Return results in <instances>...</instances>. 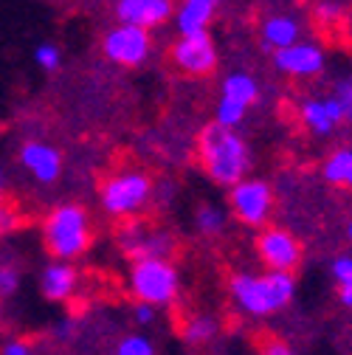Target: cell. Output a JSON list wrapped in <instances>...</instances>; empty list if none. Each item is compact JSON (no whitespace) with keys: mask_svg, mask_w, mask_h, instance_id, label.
<instances>
[{"mask_svg":"<svg viewBox=\"0 0 352 355\" xmlns=\"http://www.w3.org/2000/svg\"><path fill=\"white\" fill-rule=\"evenodd\" d=\"M197 155L206 169V175L220 187H237L245 181L251 169V153L248 144L237 136V130L223 124H206L197 136Z\"/></svg>","mask_w":352,"mask_h":355,"instance_id":"1","label":"cell"},{"mask_svg":"<svg viewBox=\"0 0 352 355\" xmlns=\"http://www.w3.org/2000/svg\"><path fill=\"white\" fill-rule=\"evenodd\" d=\"M0 192H3V172H0Z\"/></svg>","mask_w":352,"mask_h":355,"instance_id":"34","label":"cell"},{"mask_svg":"<svg viewBox=\"0 0 352 355\" xmlns=\"http://www.w3.org/2000/svg\"><path fill=\"white\" fill-rule=\"evenodd\" d=\"M20 164L37 178L39 184H54L62 169V158L54 147L39 144V141H28L20 150Z\"/></svg>","mask_w":352,"mask_h":355,"instance_id":"14","label":"cell"},{"mask_svg":"<svg viewBox=\"0 0 352 355\" xmlns=\"http://www.w3.org/2000/svg\"><path fill=\"white\" fill-rule=\"evenodd\" d=\"M118 240H121L124 251L133 257V262H139V259H169L172 251H175V240L166 232H155V229L141 226V223H130L121 232Z\"/></svg>","mask_w":352,"mask_h":355,"instance_id":"11","label":"cell"},{"mask_svg":"<svg viewBox=\"0 0 352 355\" xmlns=\"http://www.w3.org/2000/svg\"><path fill=\"white\" fill-rule=\"evenodd\" d=\"M42 243L54 259L71 262L91 245V217L76 203L57 206L42 223Z\"/></svg>","mask_w":352,"mask_h":355,"instance_id":"3","label":"cell"},{"mask_svg":"<svg viewBox=\"0 0 352 355\" xmlns=\"http://www.w3.org/2000/svg\"><path fill=\"white\" fill-rule=\"evenodd\" d=\"M195 226L200 234L211 237V234H220L226 229V214L220 211L217 206H200L197 214H195Z\"/></svg>","mask_w":352,"mask_h":355,"instance_id":"22","label":"cell"},{"mask_svg":"<svg viewBox=\"0 0 352 355\" xmlns=\"http://www.w3.org/2000/svg\"><path fill=\"white\" fill-rule=\"evenodd\" d=\"M301 121L310 127L316 136H330V132L335 130V124L330 121V116L324 110V102H319V99H307L301 105Z\"/></svg>","mask_w":352,"mask_h":355,"instance_id":"20","label":"cell"},{"mask_svg":"<svg viewBox=\"0 0 352 355\" xmlns=\"http://www.w3.org/2000/svg\"><path fill=\"white\" fill-rule=\"evenodd\" d=\"M102 49H105V57L113 60L116 65L136 68L150 54V34L136 26H118L105 34Z\"/></svg>","mask_w":352,"mask_h":355,"instance_id":"10","label":"cell"},{"mask_svg":"<svg viewBox=\"0 0 352 355\" xmlns=\"http://www.w3.org/2000/svg\"><path fill=\"white\" fill-rule=\"evenodd\" d=\"M172 15V0H118L116 17L121 26H136V28H152L161 26Z\"/></svg>","mask_w":352,"mask_h":355,"instance_id":"13","label":"cell"},{"mask_svg":"<svg viewBox=\"0 0 352 355\" xmlns=\"http://www.w3.org/2000/svg\"><path fill=\"white\" fill-rule=\"evenodd\" d=\"M229 206L237 220H243L245 226H265V220L274 211V192L268 181L259 178H245L229 192Z\"/></svg>","mask_w":352,"mask_h":355,"instance_id":"6","label":"cell"},{"mask_svg":"<svg viewBox=\"0 0 352 355\" xmlns=\"http://www.w3.org/2000/svg\"><path fill=\"white\" fill-rule=\"evenodd\" d=\"M256 96H259V87L248 73H231L223 82V96L217 102V124L234 130L245 119V113L256 102Z\"/></svg>","mask_w":352,"mask_h":355,"instance_id":"8","label":"cell"},{"mask_svg":"<svg viewBox=\"0 0 352 355\" xmlns=\"http://www.w3.org/2000/svg\"><path fill=\"white\" fill-rule=\"evenodd\" d=\"M172 62L186 76H206L217 68V49L209 31L181 34V40L172 46Z\"/></svg>","mask_w":352,"mask_h":355,"instance_id":"7","label":"cell"},{"mask_svg":"<svg viewBox=\"0 0 352 355\" xmlns=\"http://www.w3.org/2000/svg\"><path fill=\"white\" fill-rule=\"evenodd\" d=\"M155 310H158V307H152V304L136 302V307H133V319H136L139 324H152V322H155Z\"/></svg>","mask_w":352,"mask_h":355,"instance_id":"28","label":"cell"},{"mask_svg":"<svg viewBox=\"0 0 352 355\" xmlns=\"http://www.w3.org/2000/svg\"><path fill=\"white\" fill-rule=\"evenodd\" d=\"M256 251H259V259L268 265V271L293 274L296 265L301 262V245L285 229H265L256 237Z\"/></svg>","mask_w":352,"mask_h":355,"instance_id":"9","label":"cell"},{"mask_svg":"<svg viewBox=\"0 0 352 355\" xmlns=\"http://www.w3.org/2000/svg\"><path fill=\"white\" fill-rule=\"evenodd\" d=\"M324 178L335 187H346L352 189V150H335L327 161H324Z\"/></svg>","mask_w":352,"mask_h":355,"instance_id":"19","label":"cell"},{"mask_svg":"<svg viewBox=\"0 0 352 355\" xmlns=\"http://www.w3.org/2000/svg\"><path fill=\"white\" fill-rule=\"evenodd\" d=\"M346 237H349V243H352V220H349V226H346Z\"/></svg>","mask_w":352,"mask_h":355,"instance_id":"33","label":"cell"},{"mask_svg":"<svg viewBox=\"0 0 352 355\" xmlns=\"http://www.w3.org/2000/svg\"><path fill=\"white\" fill-rule=\"evenodd\" d=\"M214 9H217V0H184L181 12H178V28H181V34L206 31Z\"/></svg>","mask_w":352,"mask_h":355,"instance_id":"16","label":"cell"},{"mask_svg":"<svg viewBox=\"0 0 352 355\" xmlns=\"http://www.w3.org/2000/svg\"><path fill=\"white\" fill-rule=\"evenodd\" d=\"M229 293L245 316L259 319V316L279 313L282 307L290 304L296 293V279L293 274H282V271H268L262 277L234 274L229 279Z\"/></svg>","mask_w":352,"mask_h":355,"instance_id":"2","label":"cell"},{"mask_svg":"<svg viewBox=\"0 0 352 355\" xmlns=\"http://www.w3.org/2000/svg\"><path fill=\"white\" fill-rule=\"evenodd\" d=\"M335 99L344 105L346 116H352V79H346V82L338 85V96H335Z\"/></svg>","mask_w":352,"mask_h":355,"instance_id":"29","label":"cell"},{"mask_svg":"<svg viewBox=\"0 0 352 355\" xmlns=\"http://www.w3.org/2000/svg\"><path fill=\"white\" fill-rule=\"evenodd\" d=\"M333 279L338 288V299L346 310H352V257H338L333 259Z\"/></svg>","mask_w":352,"mask_h":355,"instance_id":"21","label":"cell"},{"mask_svg":"<svg viewBox=\"0 0 352 355\" xmlns=\"http://www.w3.org/2000/svg\"><path fill=\"white\" fill-rule=\"evenodd\" d=\"M178 291L181 277L169 259H139L130 268V293L136 296V302L166 307L178 299Z\"/></svg>","mask_w":352,"mask_h":355,"instance_id":"4","label":"cell"},{"mask_svg":"<svg viewBox=\"0 0 352 355\" xmlns=\"http://www.w3.org/2000/svg\"><path fill=\"white\" fill-rule=\"evenodd\" d=\"M296 37H299V26H296L293 17L276 15V17H268L265 23H262V40H265V46L274 49V51L296 46Z\"/></svg>","mask_w":352,"mask_h":355,"instance_id":"17","label":"cell"},{"mask_svg":"<svg viewBox=\"0 0 352 355\" xmlns=\"http://www.w3.org/2000/svg\"><path fill=\"white\" fill-rule=\"evenodd\" d=\"M274 65L288 76H316L324 68V51L313 42H296L290 49L274 51Z\"/></svg>","mask_w":352,"mask_h":355,"instance_id":"12","label":"cell"},{"mask_svg":"<svg viewBox=\"0 0 352 355\" xmlns=\"http://www.w3.org/2000/svg\"><path fill=\"white\" fill-rule=\"evenodd\" d=\"M76 285H79V271L71 262H62V259H54L51 265H46V271L39 277L42 296L49 302H68L73 296Z\"/></svg>","mask_w":352,"mask_h":355,"instance_id":"15","label":"cell"},{"mask_svg":"<svg viewBox=\"0 0 352 355\" xmlns=\"http://www.w3.org/2000/svg\"><path fill=\"white\" fill-rule=\"evenodd\" d=\"M34 60H37L39 68L57 71V68H60V49L54 46V42H42V46L34 51Z\"/></svg>","mask_w":352,"mask_h":355,"instance_id":"24","label":"cell"},{"mask_svg":"<svg viewBox=\"0 0 352 355\" xmlns=\"http://www.w3.org/2000/svg\"><path fill=\"white\" fill-rule=\"evenodd\" d=\"M116 355H155V344L144 333H130L118 341Z\"/></svg>","mask_w":352,"mask_h":355,"instance_id":"23","label":"cell"},{"mask_svg":"<svg viewBox=\"0 0 352 355\" xmlns=\"http://www.w3.org/2000/svg\"><path fill=\"white\" fill-rule=\"evenodd\" d=\"M324 110H327V116H330V121L333 124H338L344 116H346V110H344V105L333 96V99H324Z\"/></svg>","mask_w":352,"mask_h":355,"instance_id":"31","label":"cell"},{"mask_svg":"<svg viewBox=\"0 0 352 355\" xmlns=\"http://www.w3.org/2000/svg\"><path fill=\"white\" fill-rule=\"evenodd\" d=\"M20 288V271L15 265H0V296H15Z\"/></svg>","mask_w":352,"mask_h":355,"instance_id":"25","label":"cell"},{"mask_svg":"<svg viewBox=\"0 0 352 355\" xmlns=\"http://www.w3.org/2000/svg\"><path fill=\"white\" fill-rule=\"evenodd\" d=\"M259 355H296L285 341H265L262 344V352Z\"/></svg>","mask_w":352,"mask_h":355,"instance_id":"32","label":"cell"},{"mask_svg":"<svg viewBox=\"0 0 352 355\" xmlns=\"http://www.w3.org/2000/svg\"><path fill=\"white\" fill-rule=\"evenodd\" d=\"M20 226V214L15 206H6L0 203V234H12L15 229Z\"/></svg>","mask_w":352,"mask_h":355,"instance_id":"27","label":"cell"},{"mask_svg":"<svg viewBox=\"0 0 352 355\" xmlns=\"http://www.w3.org/2000/svg\"><path fill=\"white\" fill-rule=\"evenodd\" d=\"M3 355H31V344L23 338H12L3 344Z\"/></svg>","mask_w":352,"mask_h":355,"instance_id":"30","label":"cell"},{"mask_svg":"<svg viewBox=\"0 0 352 355\" xmlns=\"http://www.w3.org/2000/svg\"><path fill=\"white\" fill-rule=\"evenodd\" d=\"M344 17V9L335 3V0H327V3H322L319 9H316V20L322 23V26H333V23H338Z\"/></svg>","mask_w":352,"mask_h":355,"instance_id":"26","label":"cell"},{"mask_svg":"<svg viewBox=\"0 0 352 355\" xmlns=\"http://www.w3.org/2000/svg\"><path fill=\"white\" fill-rule=\"evenodd\" d=\"M220 333V319L211 313H195L186 316L181 324V336L186 344H206Z\"/></svg>","mask_w":352,"mask_h":355,"instance_id":"18","label":"cell"},{"mask_svg":"<svg viewBox=\"0 0 352 355\" xmlns=\"http://www.w3.org/2000/svg\"><path fill=\"white\" fill-rule=\"evenodd\" d=\"M102 209L110 217H133L152 198V178L139 169H124L102 184Z\"/></svg>","mask_w":352,"mask_h":355,"instance_id":"5","label":"cell"}]
</instances>
